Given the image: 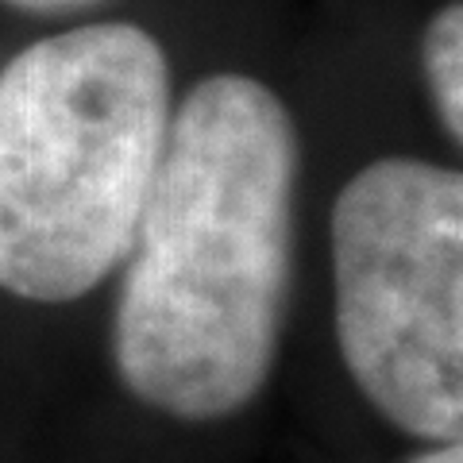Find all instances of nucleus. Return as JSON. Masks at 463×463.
Returning <instances> with one entry per match:
<instances>
[{"label":"nucleus","mask_w":463,"mask_h":463,"mask_svg":"<svg viewBox=\"0 0 463 463\" xmlns=\"http://www.w3.org/2000/svg\"><path fill=\"white\" fill-rule=\"evenodd\" d=\"M298 128L248 74H209L170 116L112 317L124 386L221 421L267 386L294 289Z\"/></svg>","instance_id":"f257e3e1"},{"label":"nucleus","mask_w":463,"mask_h":463,"mask_svg":"<svg viewBox=\"0 0 463 463\" xmlns=\"http://www.w3.org/2000/svg\"><path fill=\"white\" fill-rule=\"evenodd\" d=\"M170 116V58L132 20L70 24L5 58L0 289L62 306L124 263Z\"/></svg>","instance_id":"f03ea898"},{"label":"nucleus","mask_w":463,"mask_h":463,"mask_svg":"<svg viewBox=\"0 0 463 463\" xmlns=\"http://www.w3.org/2000/svg\"><path fill=\"white\" fill-rule=\"evenodd\" d=\"M344 367L402 432L463 444V170L374 158L332 205Z\"/></svg>","instance_id":"7ed1b4c3"},{"label":"nucleus","mask_w":463,"mask_h":463,"mask_svg":"<svg viewBox=\"0 0 463 463\" xmlns=\"http://www.w3.org/2000/svg\"><path fill=\"white\" fill-rule=\"evenodd\" d=\"M421 70L444 132L463 147V0L429 20L421 35Z\"/></svg>","instance_id":"20e7f679"},{"label":"nucleus","mask_w":463,"mask_h":463,"mask_svg":"<svg viewBox=\"0 0 463 463\" xmlns=\"http://www.w3.org/2000/svg\"><path fill=\"white\" fill-rule=\"evenodd\" d=\"M0 5L35 20H74V16H85V12H97L109 0H0Z\"/></svg>","instance_id":"39448f33"},{"label":"nucleus","mask_w":463,"mask_h":463,"mask_svg":"<svg viewBox=\"0 0 463 463\" xmlns=\"http://www.w3.org/2000/svg\"><path fill=\"white\" fill-rule=\"evenodd\" d=\"M405 463H463V444H437V448H425V452L410 456Z\"/></svg>","instance_id":"423d86ee"},{"label":"nucleus","mask_w":463,"mask_h":463,"mask_svg":"<svg viewBox=\"0 0 463 463\" xmlns=\"http://www.w3.org/2000/svg\"><path fill=\"white\" fill-rule=\"evenodd\" d=\"M0 70H5V54H0Z\"/></svg>","instance_id":"0eeeda50"}]
</instances>
